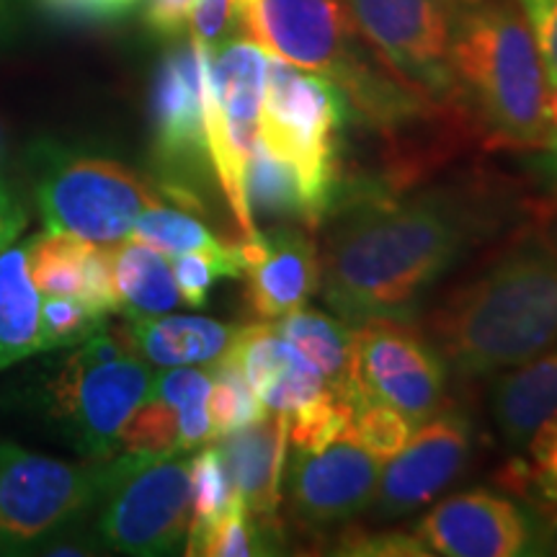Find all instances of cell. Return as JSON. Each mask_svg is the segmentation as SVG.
<instances>
[{"label":"cell","mask_w":557,"mask_h":557,"mask_svg":"<svg viewBox=\"0 0 557 557\" xmlns=\"http://www.w3.org/2000/svg\"><path fill=\"white\" fill-rule=\"evenodd\" d=\"M537 207L491 171L451 173L408 194L344 178L320 253L325 305L351 325L413 320L444 276Z\"/></svg>","instance_id":"1"},{"label":"cell","mask_w":557,"mask_h":557,"mask_svg":"<svg viewBox=\"0 0 557 557\" xmlns=\"http://www.w3.org/2000/svg\"><path fill=\"white\" fill-rule=\"evenodd\" d=\"M421 329L459 380L491 377L557 346V212L540 205L487 246Z\"/></svg>","instance_id":"2"},{"label":"cell","mask_w":557,"mask_h":557,"mask_svg":"<svg viewBox=\"0 0 557 557\" xmlns=\"http://www.w3.org/2000/svg\"><path fill=\"white\" fill-rule=\"evenodd\" d=\"M449 65L455 111L468 114L485 150L529 152L547 145V75L517 0H459Z\"/></svg>","instance_id":"3"},{"label":"cell","mask_w":557,"mask_h":557,"mask_svg":"<svg viewBox=\"0 0 557 557\" xmlns=\"http://www.w3.org/2000/svg\"><path fill=\"white\" fill-rule=\"evenodd\" d=\"M243 24L269 54L336 83L354 120L382 135L438 111L377 58L344 0H259Z\"/></svg>","instance_id":"4"},{"label":"cell","mask_w":557,"mask_h":557,"mask_svg":"<svg viewBox=\"0 0 557 557\" xmlns=\"http://www.w3.org/2000/svg\"><path fill=\"white\" fill-rule=\"evenodd\" d=\"M351 120V107L336 83L269 54L261 143L297 171L320 225L344 186L341 137Z\"/></svg>","instance_id":"5"},{"label":"cell","mask_w":557,"mask_h":557,"mask_svg":"<svg viewBox=\"0 0 557 557\" xmlns=\"http://www.w3.org/2000/svg\"><path fill=\"white\" fill-rule=\"evenodd\" d=\"M152 372L127 323H107L75 346L50 382V410L73 447L88 459L120 455V434L150 395Z\"/></svg>","instance_id":"6"},{"label":"cell","mask_w":557,"mask_h":557,"mask_svg":"<svg viewBox=\"0 0 557 557\" xmlns=\"http://www.w3.org/2000/svg\"><path fill=\"white\" fill-rule=\"evenodd\" d=\"M96 540L122 555H173L191 521L189 462L181 455L120 451L107 462Z\"/></svg>","instance_id":"7"},{"label":"cell","mask_w":557,"mask_h":557,"mask_svg":"<svg viewBox=\"0 0 557 557\" xmlns=\"http://www.w3.org/2000/svg\"><path fill=\"white\" fill-rule=\"evenodd\" d=\"M37 201L50 233L116 246L129 238L139 214L165 197L120 160L62 150L50 152L39 171Z\"/></svg>","instance_id":"8"},{"label":"cell","mask_w":557,"mask_h":557,"mask_svg":"<svg viewBox=\"0 0 557 557\" xmlns=\"http://www.w3.org/2000/svg\"><path fill=\"white\" fill-rule=\"evenodd\" d=\"M109 459L73 465L0 444V555L47 545L99 506Z\"/></svg>","instance_id":"9"},{"label":"cell","mask_w":557,"mask_h":557,"mask_svg":"<svg viewBox=\"0 0 557 557\" xmlns=\"http://www.w3.org/2000/svg\"><path fill=\"white\" fill-rule=\"evenodd\" d=\"M459 0H344L348 18L398 78L438 109H455L449 65Z\"/></svg>","instance_id":"10"},{"label":"cell","mask_w":557,"mask_h":557,"mask_svg":"<svg viewBox=\"0 0 557 557\" xmlns=\"http://www.w3.org/2000/svg\"><path fill=\"white\" fill-rule=\"evenodd\" d=\"M209 54L191 39L165 54L152 83V152L163 176L158 189L186 209L199 207L197 184L212 171L205 124Z\"/></svg>","instance_id":"11"},{"label":"cell","mask_w":557,"mask_h":557,"mask_svg":"<svg viewBox=\"0 0 557 557\" xmlns=\"http://www.w3.org/2000/svg\"><path fill=\"white\" fill-rule=\"evenodd\" d=\"M357 380L361 408L382 403L413 429L447 408L449 369L413 320L377 318L357 325Z\"/></svg>","instance_id":"12"},{"label":"cell","mask_w":557,"mask_h":557,"mask_svg":"<svg viewBox=\"0 0 557 557\" xmlns=\"http://www.w3.org/2000/svg\"><path fill=\"white\" fill-rule=\"evenodd\" d=\"M284 470L292 519L318 529L354 519L374 504L382 459L361 447L351 429L320 449H292Z\"/></svg>","instance_id":"13"},{"label":"cell","mask_w":557,"mask_h":557,"mask_svg":"<svg viewBox=\"0 0 557 557\" xmlns=\"http://www.w3.org/2000/svg\"><path fill=\"white\" fill-rule=\"evenodd\" d=\"M472 449V423L457 408H444L387 459L377 483V513L398 519L431 504L465 470Z\"/></svg>","instance_id":"14"},{"label":"cell","mask_w":557,"mask_h":557,"mask_svg":"<svg viewBox=\"0 0 557 557\" xmlns=\"http://www.w3.org/2000/svg\"><path fill=\"white\" fill-rule=\"evenodd\" d=\"M418 534L431 555L517 557L540 545L537 513L493 491H465L438 500Z\"/></svg>","instance_id":"15"},{"label":"cell","mask_w":557,"mask_h":557,"mask_svg":"<svg viewBox=\"0 0 557 557\" xmlns=\"http://www.w3.org/2000/svg\"><path fill=\"white\" fill-rule=\"evenodd\" d=\"M240 278L250 315L261 323L302 310L320 287L315 230L302 225L256 227L238 243Z\"/></svg>","instance_id":"16"},{"label":"cell","mask_w":557,"mask_h":557,"mask_svg":"<svg viewBox=\"0 0 557 557\" xmlns=\"http://www.w3.org/2000/svg\"><path fill=\"white\" fill-rule=\"evenodd\" d=\"M222 357L238 364L267 410L295 416L331 393L323 374L271 323L243 325Z\"/></svg>","instance_id":"17"},{"label":"cell","mask_w":557,"mask_h":557,"mask_svg":"<svg viewBox=\"0 0 557 557\" xmlns=\"http://www.w3.org/2000/svg\"><path fill=\"white\" fill-rule=\"evenodd\" d=\"M225 465L233 493L243 500L248 513L276 532V511L282 504V475L287 465L289 416L269 410L259 421L240 426L212 442Z\"/></svg>","instance_id":"18"},{"label":"cell","mask_w":557,"mask_h":557,"mask_svg":"<svg viewBox=\"0 0 557 557\" xmlns=\"http://www.w3.org/2000/svg\"><path fill=\"white\" fill-rule=\"evenodd\" d=\"M26 259L41 297H78L107 318L120 312L109 246L47 230L26 243Z\"/></svg>","instance_id":"19"},{"label":"cell","mask_w":557,"mask_h":557,"mask_svg":"<svg viewBox=\"0 0 557 557\" xmlns=\"http://www.w3.org/2000/svg\"><path fill=\"white\" fill-rule=\"evenodd\" d=\"M274 329L323 374L325 385L341 403L361 408L357 380V325L323 310H295L274 320Z\"/></svg>","instance_id":"20"},{"label":"cell","mask_w":557,"mask_h":557,"mask_svg":"<svg viewBox=\"0 0 557 557\" xmlns=\"http://www.w3.org/2000/svg\"><path fill=\"white\" fill-rule=\"evenodd\" d=\"M496 429L508 449H527L542 423L557 413V348L506 369L491 398Z\"/></svg>","instance_id":"21"},{"label":"cell","mask_w":557,"mask_h":557,"mask_svg":"<svg viewBox=\"0 0 557 557\" xmlns=\"http://www.w3.org/2000/svg\"><path fill=\"white\" fill-rule=\"evenodd\" d=\"M137 351L156 367L214 364L233 344L235 325L199 315H156L127 320Z\"/></svg>","instance_id":"22"},{"label":"cell","mask_w":557,"mask_h":557,"mask_svg":"<svg viewBox=\"0 0 557 557\" xmlns=\"http://www.w3.org/2000/svg\"><path fill=\"white\" fill-rule=\"evenodd\" d=\"M41 351V295L29 274L26 243L0 253V369Z\"/></svg>","instance_id":"23"},{"label":"cell","mask_w":557,"mask_h":557,"mask_svg":"<svg viewBox=\"0 0 557 557\" xmlns=\"http://www.w3.org/2000/svg\"><path fill=\"white\" fill-rule=\"evenodd\" d=\"M109 250L116 295H120V312H124V318L165 315L184 302L169 256L135 238L109 246Z\"/></svg>","instance_id":"24"},{"label":"cell","mask_w":557,"mask_h":557,"mask_svg":"<svg viewBox=\"0 0 557 557\" xmlns=\"http://www.w3.org/2000/svg\"><path fill=\"white\" fill-rule=\"evenodd\" d=\"M243 189H246L248 212L253 225L276 227V225H302L318 230L320 222L312 212L308 194L302 189L297 171L287 160L276 158L267 150V145H256L250 152L246 173H243Z\"/></svg>","instance_id":"25"},{"label":"cell","mask_w":557,"mask_h":557,"mask_svg":"<svg viewBox=\"0 0 557 557\" xmlns=\"http://www.w3.org/2000/svg\"><path fill=\"white\" fill-rule=\"evenodd\" d=\"M529 462L517 459L504 470L500 483L524 496L534 513L557 529V413L542 423L529 442Z\"/></svg>","instance_id":"26"},{"label":"cell","mask_w":557,"mask_h":557,"mask_svg":"<svg viewBox=\"0 0 557 557\" xmlns=\"http://www.w3.org/2000/svg\"><path fill=\"white\" fill-rule=\"evenodd\" d=\"M209 389H212V372L194 367H165L152 377L150 395L163 398L178 410L181 418V455L205 447L214 442V429L209 421Z\"/></svg>","instance_id":"27"},{"label":"cell","mask_w":557,"mask_h":557,"mask_svg":"<svg viewBox=\"0 0 557 557\" xmlns=\"http://www.w3.org/2000/svg\"><path fill=\"white\" fill-rule=\"evenodd\" d=\"M129 238L148 243L150 248L160 250L163 256L189 253V250H225L233 243H225L209 230L191 209L178 205H160L145 209L135 222Z\"/></svg>","instance_id":"28"},{"label":"cell","mask_w":557,"mask_h":557,"mask_svg":"<svg viewBox=\"0 0 557 557\" xmlns=\"http://www.w3.org/2000/svg\"><path fill=\"white\" fill-rule=\"evenodd\" d=\"M274 537L282 532L261 524L248 513L238 496H233L225 513L214 521L212 527L201 534V540L186 555L205 557H250V555H271L276 553Z\"/></svg>","instance_id":"29"},{"label":"cell","mask_w":557,"mask_h":557,"mask_svg":"<svg viewBox=\"0 0 557 557\" xmlns=\"http://www.w3.org/2000/svg\"><path fill=\"white\" fill-rule=\"evenodd\" d=\"M209 372H212V389H209L207 408L214 429V442L269 413L248 380L243 377L238 364L220 357L214 364H209Z\"/></svg>","instance_id":"30"},{"label":"cell","mask_w":557,"mask_h":557,"mask_svg":"<svg viewBox=\"0 0 557 557\" xmlns=\"http://www.w3.org/2000/svg\"><path fill=\"white\" fill-rule=\"evenodd\" d=\"M191 483V521L186 532V553L197 545L201 534L218 521L233 500V485H230L227 470L214 444H205V449L189 462Z\"/></svg>","instance_id":"31"},{"label":"cell","mask_w":557,"mask_h":557,"mask_svg":"<svg viewBox=\"0 0 557 557\" xmlns=\"http://www.w3.org/2000/svg\"><path fill=\"white\" fill-rule=\"evenodd\" d=\"M181 418L178 410L163 398L148 395L139 403L120 434V451L143 455H181Z\"/></svg>","instance_id":"32"},{"label":"cell","mask_w":557,"mask_h":557,"mask_svg":"<svg viewBox=\"0 0 557 557\" xmlns=\"http://www.w3.org/2000/svg\"><path fill=\"white\" fill-rule=\"evenodd\" d=\"M171 269L181 299L191 308H201L218 278H240L238 243L225 250H189L171 256Z\"/></svg>","instance_id":"33"},{"label":"cell","mask_w":557,"mask_h":557,"mask_svg":"<svg viewBox=\"0 0 557 557\" xmlns=\"http://www.w3.org/2000/svg\"><path fill=\"white\" fill-rule=\"evenodd\" d=\"M109 323L78 297H41V351L78 346Z\"/></svg>","instance_id":"34"},{"label":"cell","mask_w":557,"mask_h":557,"mask_svg":"<svg viewBox=\"0 0 557 557\" xmlns=\"http://www.w3.org/2000/svg\"><path fill=\"white\" fill-rule=\"evenodd\" d=\"M410 423L398 410L382 406V403H369L354 413V436L367 451L387 462L389 457L398 455L403 444L410 438Z\"/></svg>","instance_id":"35"},{"label":"cell","mask_w":557,"mask_h":557,"mask_svg":"<svg viewBox=\"0 0 557 557\" xmlns=\"http://www.w3.org/2000/svg\"><path fill=\"white\" fill-rule=\"evenodd\" d=\"M333 553L338 555H359V557H429L431 549L421 534L410 532H357L348 529Z\"/></svg>","instance_id":"36"},{"label":"cell","mask_w":557,"mask_h":557,"mask_svg":"<svg viewBox=\"0 0 557 557\" xmlns=\"http://www.w3.org/2000/svg\"><path fill=\"white\" fill-rule=\"evenodd\" d=\"M240 18L238 0H197L191 11V39L209 52L225 45L230 29Z\"/></svg>","instance_id":"37"},{"label":"cell","mask_w":557,"mask_h":557,"mask_svg":"<svg viewBox=\"0 0 557 557\" xmlns=\"http://www.w3.org/2000/svg\"><path fill=\"white\" fill-rule=\"evenodd\" d=\"M537 41L547 86L557 83V0H517Z\"/></svg>","instance_id":"38"},{"label":"cell","mask_w":557,"mask_h":557,"mask_svg":"<svg viewBox=\"0 0 557 557\" xmlns=\"http://www.w3.org/2000/svg\"><path fill=\"white\" fill-rule=\"evenodd\" d=\"M139 0H39L50 16L73 24H109L135 9Z\"/></svg>","instance_id":"39"},{"label":"cell","mask_w":557,"mask_h":557,"mask_svg":"<svg viewBox=\"0 0 557 557\" xmlns=\"http://www.w3.org/2000/svg\"><path fill=\"white\" fill-rule=\"evenodd\" d=\"M197 0H148L145 3V24L160 37H176L189 24Z\"/></svg>","instance_id":"40"},{"label":"cell","mask_w":557,"mask_h":557,"mask_svg":"<svg viewBox=\"0 0 557 557\" xmlns=\"http://www.w3.org/2000/svg\"><path fill=\"white\" fill-rule=\"evenodd\" d=\"M540 152V171L542 176H545L549 184L557 189V129H553V135H549L547 145Z\"/></svg>","instance_id":"41"},{"label":"cell","mask_w":557,"mask_h":557,"mask_svg":"<svg viewBox=\"0 0 557 557\" xmlns=\"http://www.w3.org/2000/svg\"><path fill=\"white\" fill-rule=\"evenodd\" d=\"M13 222H26L24 209L13 205L11 197H5L3 189H0V225H13Z\"/></svg>","instance_id":"42"},{"label":"cell","mask_w":557,"mask_h":557,"mask_svg":"<svg viewBox=\"0 0 557 557\" xmlns=\"http://www.w3.org/2000/svg\"><path fill=\"white\" fill-rule=\"evenodd\" d=\"M16 5L18 0H0V37L13 26V18H16Z\"/></svg>","instance_id":"43"},{"label":"cell","mask_w":557,"mask_h":557,"mask_svg":"<svg viewBox=\"0 0 557 557\" xmlns=\"http://www.w3.org/2000/svg\"><path fill=\"white\" fill-rule=\"evenodd\" d=\"M26 222H13V225H0V253L11 246L13 240L18 238L21 230H24Z\"/></svg>","instance_id":"44"},{"label":"cell","mask_w":557,"mask_h":557,"mask_svg":"<svg viewBox=\"0 0 557 557\" xmlns=\"http://www.w3.org/2000/svg\"><path fill=\"white\" fill-rule=\"evenodd\" d=\"M545 114H547V122L549 127L557 129V83L555 86L547 88V99H545Z\"/></svg>","instance_id":"45"},{"label":"cell","mask_w":557,"mask_h":557,"mask_svg":"<svg viewBox=\"0 0 557 557\" xmlns=\"http://www.w3.org/2000/svg\"><path fill=\"white\" fill-rule=\"evenodd\" d=\"M256 3H259V0H238V9H240V21L248 16V11L253 9Z\"/></svg>","instance_id":"46"},{"label":"cell","mask_w":557,"mask_h":557,"mask_svg":"<svg viewBox=\"0 0 557 557\" xmlns=\"http://www.w3.org/2000/svg\"><path fill=\"white\" fill-rule=\"evenodd\" d=\"M553 553H555V555H557V542H555V549H553Z\"/></svg>","instance_id":"47"}]
</instances>
